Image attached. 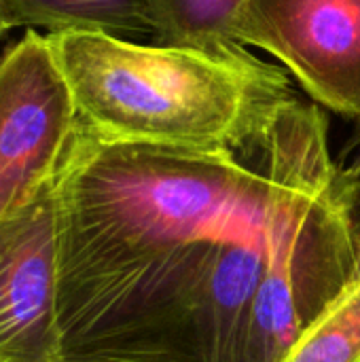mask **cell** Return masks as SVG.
Returning a JSON list of instances; mask_svg holds the SVG:
<instances>
[{"mask_svg":"<svg viewBox=\"0 0 360 362\" xmlns=\"http://www.w3.org/2000/svg\"><path fill=\"white\" fill-rule=\"evenodd\" d=\"M359 199L299 93L231 148L83 127L55 180L64 361L282 362L354 280Z\"/></svg>","mask_w":360,"mask_h":362,"instance_id":"cell-1","label":"cell"},{"mask_svg":"<svg viewBox=\"0 0 360 362\" xmlns=\"http://www.w3.org/2000/svg\"><path fill=\"white\" fill-rule=\"evenodd\" d=\"M231 36L269 53L320 108L360 119V0H244Z\"/></svg>","mask_w":360,"mask_h":362,"instance_id":"cell-4","label":"cell"},{"mask_svg":"<svg viewBox=\"0 0 360 362\" xmlns=\"http://www.w3.org/2000/svg\"><path fill=\"white\" fill-rule=\"evenodd\" d=\"M352 282H360V216L359 225H356V235H354V280Z\"/></svg>","mask_w":360,"mask_h":362,"instance_id":"cell-10","label":"cell"},{"mask_svg":"<svg viewBox=\"0 0 360 362\" xmlns=\"http://www.w3.org/2000/svg\"><path fill=\"white\" fill-rule=\"evenodd\" d=\"M62 362H91V361H68V358H66V361H62Z\"/></svg>","mask_w":360,"mask_h":362,"instance_id":"cell-12","label":"cell"},{"mask_svg":"<svg viewBox=\"0 0 360 362\" xmlns=\"http://www.w3.org/2000/svg\"><path fill=\"white\" fill-rule=\"evenodd\" d=\"M81 129L49 38L25 30L0 51V221L57 180Z\"/></svg>","mask_w":360,"mask_h":362,"instance_id":"cell-3","label":"cell"},{"mask_svg":"<svg viewBox=\"0 0 360 362\" xmlns=\"http://www.w3.org/2000/svg\"><path fill=\"white\" fill-rule=\"evenodd\" d=\"M282 362H360V282H352Z\"/></svg>","mask_w":360,"mask_h":362,"instance_id":"cell-8","label":"cell"},{"mask_svg":"<svg viewBox=\"0 0 360 362\" xmlns=\"http://www.w3.org/2000/svg\"><path fill=\"white\" fill-rule=\"evenodd\" d=\"M153 42L182 47L233 45L231 28L244 0H149Z\"/></svg>","mask_w":360,"mask_h":362,"instance_id":"cell-7","label":"cell"},{"mask_svg":"<svg viewBox=\"0 0 360 362\" xmlns=\"http://www.w3.org/2000/svg\"><path fill=\"white\" fill-rule=\"evenodd\" d=\"M55 182L0 221V362H62Z\"/></svg>","mask_w":360,"mask_h":362,"instance_id":"cell-5","label":"cell"},{"mask_svg":"<svg viewBox=\"0 0 360 362\" xmlns=\"http://www.w3.org/2000/svg\"><path fill=\"white\" fill-rule=\"evenodd\" d=\"M356 125H354V129H352V136L348 138V142H346V146H344V151H342V155H339V161L348 168V170H352L354 174H359L360 176V119L359 121H354Z\"/></svg>","mask_w":360,"mask_h":362,"instance_id":"cell-9","label":"cell"},{"mask_svg":"<svg viewBox=\"0 0 360 362\" xmlns=\"http://www.w3.org/2000/svg\"><path fill=\"white\" fill-rule=\"evenodd\" d=\"M13 30H17V25L11 21V17L2 11V6H0V40L2 38H6Z\"/></svg>","mask_w":360,"mask_h":362,"instance_id":"cell-11","label":"cell"},{"mask_svg":"<svg viewBox=\"0 0 360 362\" xmlns=\"http://www.w3.org/2000/svg\"><path fill=\"white\" fill-rule=\"evenodd\" d=\"M0 6L17 28L45 36L66 32L153 36L149 0H0Z\"/></svg>","mask_w":360,"mask_h":362,"instance_id":"cell-6","label":"cell"},{"mask_svg":"<svg viewBox=\"0 0 360 362\" xmlns=\"http://www.w3.org/2000/svg\"><path fill=\"white\" fill-rule=\"evenodd\" d=\"M83 127L106 142L216 151L257 136L297 95L244 45H142L100 32L47 36Z\"/></svg>","mask_w":360,"mask_h":362,"instance_id":"cell-2","label":"cell"}]
</instances>
